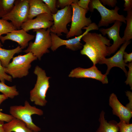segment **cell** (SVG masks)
Wrapping results in <instances>:
<instances>
[{
	"instance_id": "6da1fadb",
	"label": "cell",
	"mask_w": 132,
	"mask_h": 132,
	"mask_svg": "<svg viewBox=\"0 0 132 132\" xmlns=\"http://www.w3.org/2000/svg\"><path fill=\"white\" fill-rule=\"evenodd\" d=\"M82 39L85 43L83 45L80 53L86 56L93 65H96L108 56V47L112 44L106 37L101 34L88 32Z\"/></svg>"
},
{
	"instance_id": "7a4b0ae2",
	"label": "cell",
	"mask_w": 132,
	"mask_h": 132,
	"mask_svg": "<svg viewBox=\"0 0 132 132\" xmlns=\"http://www.w3.org/2000/svg\"><path fill=\"white\" fill-rule=\"evenodd\" d=\"M33 72L37 76V79L34 87L30 91V99L35 104L44 106L47 102L45 98L50 87V77H47L45 71L38 66L35 67Z\"/></svg>"
},
{
	"instance_id": "3957f363",
	"label": "cell",
	"mask_w": 132,
	"mask_h": 132,
	"mask_svg": "<svg viewBox=\"0 0 132 132\" xmlns=\"http://www.w3.org/2000/svg\"><path fill=\"white\" fill-rule=\"evenodd\" d=\"M10 113L14 118L24 122L27 127L34 132H39L41 128L33 122L31 116L35 114L42 115L43 111L35 106H31L28 101L25 100L23 105H13L10 108Z\"/></svg>"
},
{
	"instance_id": "277c9868",
	"label": "cell",
	"mask_w": 132,
	"mask_h": 132,
	"mask_svg": "<svg viewBox=\"0 0 132 132\" xmlns=\"http://www.w3.org/2000/svg\"><path fill=\"white\" fill-rule=\"evenodd\" d=\"M36 32L34 42H30L26 49L23 51L26 53H32L39 60L43 55L49 52L48 49L52 45V40L50 28L33 30Z\"/></svg>"
},
{
	"instance_id": "5b68a950",
	"label": "cell",
	"mask_w": 132,
	"mask_h": 132,
	"mask_svg": "<svg viewBox=\"0 0 132 132\" xmlns=\"http://www.w3.org/2000/svg\"><path fill=\"white\" fill-rule=\"evenodd\" d=\"M37 58L31 52L19 55L13 58L12 62L5 67L6 73L12 78H20L26 76L29 73L31 64Z\"/></svg>"
},
{
	"instance_id": "8992f818",
	"label": "cell",
	"mask_w": 132,
	"mask_h": 132,
	"mask_svg": "<svg viewBox=\"0 0 132 132\" xmlns=\"http://www.w3.org/2000/svg\"><path fill=\"white\" fill-rule=\"evenodd\" d=\"M88 7L90 11H93L94 9H96L100 13L101 18L98 25L99 28L102 26L107 27L109 24L116 21L126 23L125 17L122 15L119 14L120 8L117 6H116L114 9L110 10L105 7L99 0H91Z\"/></svg>"
},
{
	"instance_id": "52a82bcc",
	"label": "cell",
	"mask_w": 132,
	"mask_h": 132,
	"mask_svg": "<svg viewBox=\"0 0 132 132\" xmlns=\"http://www.w3.org/2000/svg\"><path fill=\"white\" fill-rule=\"evenodd\" d=\"M78 0L71 5L72 14L71 27L66 34L67 38L81 35L83 33L82 29L84 27L88 26L92 23L90 17H86L88 11L78 5L77 3Z\"/></svg>"
},
{
	"instance_id": "ba28073f",
	"label": "cell",
	"mask_w": 132,
	"mask_h": 132,
	"mask_svg": "<svg viewBox=\"0 0 132 132\" xmlns=\"http://www.w3.org/2000/svg\"><path fill=\"white\" fill-rule=\"evenodd\" d=\"M83 29L86 30L82 34L67 40L62 39L56 34L50 32L52 40V45L51 47V50L54 51L59 47L63 45H65L66 48L73 51L80 49L83 46L80 42L83 37L90 31L98 30L99 27L95 23L92 22L88 26L84 27Z\"/></svg>"
},
{
	"instance_id": "9c48e42d",
	"label": "cell",
	"mask_w": 132,
	"mask_h": 132,
	"mask_svg": "<svg viewBox=\"0 0 132 132\" xmlns=\"http://www.w3.org/2000/svg\"><path fill=\"white\" fill-rule=\"evenodd\" d=\"M29 8L28 0H15L12 10L1 19L11 21L17 30H20L28 20Z\"/></svg>"
},
{
	"instance_id": "30bf717a",
	"label": "cell",
	"mask_w": 132,
	"mask_h": 132,
	"mask_svg": "<svg viewBox=\"0 0 132 132\" xmlns=\"http://www.w3.org/2000/svg\"><path fill=\"white\" fill-rule=\"evenodd\" d=\"M72 14V7L70 5L58 10L56 13L52 14L53 24L50 28V32L59 37L62 35V33L67 34L69 30L67 26L71 22Z\"/></svg>"
},
{
	"instance_id": "8fae6325",
	"label": "cell",
	"mask_w": 132,
	"mask_h": 132,
	"mask_svg": "<svg viewBox=\"0 0 132 132\" xmlns=\"http://www.w3.org/2000/svg\"><path fill=\"white\" fill-rule=\"evenodd\" d=\"M122 24V22L116 21L112 26L109 28H102L99 29V31L103 35L107 34L110 40L112 39L113 41L111 45L108 46V56L114 53L121 45L125 42L121 37L119 34L120 28Z\"/></svg>"
},
{
	"instance_id": "7c38bea8",
	"label": "cell",
	"mask_w": 132,
	"mask_h": 132,
	"mask_svg": "<svg viewBox=\"0 0 132 132\" xmlns=\"http://www.w3.org/2000/svg\"><path fill=\"white\" fill-rule=\"evenodd\" d=\"M68 76L76 78H91L99 81L103 84H107L108 82L107 76L103 74L95 65H93L87 68H76L71 70Z\"/></svg>"
},
{
	"instance_id": "4fadbf2b",
	"label": "cell",
	"mask_w": 132,
	"mask_h": 132,
	"mask_svg": "<svg viewBox=\"0 0 132 132\" xmlns=\"http://www.w3.org/2000/svg\"><path fill=\"white\" fill-rule=\"evenodd\" d=\"M130 43V41H126L113 56L108 58H105L99 63V64H105L107 66V69L105 75L107 76L112 67H117L121 68L124 72L126 75H127L128 72L126 66H127V64L124 62L123 55L125 49Z\"/></svg>"
},
{
	"instance_id": "5bb4252c",
	"label": "cell",
	"mask_w": 132,
	"mask_h": 132,
	"mask_svg": "<svg viewBox=\"0 0 132 132\" xmlns=\"http://www.w3.org/2000/svg\"><path fill=\"white\" fill-rule=\"evenodd\" d=\"M53 24L51 14L44 13L34 19H28L22 24L21 28L27 32L32 30L50 28Z\"/></svg>"
},
{
	"instance_id": "9a60e30c",
	"label": "cell",
	"mask_w": 132,
	"mask_h": 132,
	"mask_svg": "<svg viewBox=\"0 0 132 132\" xmlns=\"http://www.w3.org/2000/svg\"><path fill=\"white\" fill-rule=\"evenodd\" d=\"M109 105L112 109L113 114L118 117L120 121L126 123H130L132 117V111L122 105L114 93L110 95Z\"/></svg>"
},
{
	"instance_id": "2e32d148",
	"label": "cell",
	"mask_w": 132,
	"mask_h": 132,
	"mask_svg": "<svg viewBox=\"0 0 132 132\" xmlns=\"http://www.w3.org/2000/svg\"><path fill=\"white\" fill-rule=\"evenodd\" d=\"M34 37V35L28 33L22 29L13 31L4 36H1L0 40L3 43L8 40L15 42L23 49L28 46L29 42L33 39Z\"/></svg>"
},
{
	"instance_id": "e0dca14e",
	"label": "cell",
	"mask_w": 132,
	"mask_h": 132,
	"mask_svg": "<svg viewBox=\"0 0 132 132\" xmlns=\"http://www.w3.org/2000/svg\"><path fill=\"white\" fill-rule=\"evenodd\" d=\"M28 1L29 8L28 19H33L35 17L44 13L51 14L47 6L42 0Z\"/></svg>"
},
{
	"instance_id": "ac0fdd59",
	"label": "cell",
	"mask_w": 132,
	"mask_h": 132,
	"mask_svg": "<svg viewBox=\"0 0 132 132\" xmlns=\"http://www.w3.org/2000/svg\"><path fill=\"white\" fill-rule=\"evenodd\" d=\"M105 114L104 112L101 111L99 119V125L96 132H118V123L114 120L108 122L105 119Z\"/></svg>"
},
{
	"instance_id": "d6986e66",
	"label": "cell",
	"mask_w": 132,
	"mask_h": 132,
	"mask_svg": "<svg viewBox=\"0 0 132 132\" xmlns=\"http://www.w3.org/2000/svg\"><path fill=\"white\" fill-rule=\"evenodd\" d=\"M4 127L5 132H34L28 128L23 121L14 118L4 123Z\"/></svg>"
},
{
	"instance_id": "ffe728a7",
	"label": "cell",
	"mask_w": 132,
	"mask_h": 132,
	"mask_svg": "<svg viewBox=\"0 0 132 132\" xmlns=\"http://www.w3.org/2000/svg\"><path fill=\"white\" fill-rule=\"evenodd\" d=\"M22 50L20 46L11 49H4L0 46V61L2 66L4 67H7L14 55L16 54L22 52Z\"/></svg>"
},
{
	"instance_id": "44dd1931",
	"label": "cell",
	"mask_w": 132,
	"mask_h": 132,
	"mask_svg": "<svg viewBox=\"0 0 132 132\" xmlns=\"http://www.w3.org/2000/svg\"><path fill=\"white\" fill-rule=\"evenodd\" d=\"M0 92L8 98L12 99L19 95L15 85L9 86L3 82H0Z\"/></svg>"
},
{
	"instance_id": "7402d4cb",
	"label": "cell",
	"mask_w": 132,
	"mask_h": 132,
	"mask_svg": "<svg viewBox=\"0 0 132 132\" xmlns=\"http://www.w3.org/2000/svg\"><path fill=\"white\" fill-rule=\"evenodd\" d=\"M127 12V15L125 17L127 25L122 38L125 42L130 41L132 39V10Z\"/></svg>"
},
{
	"instance_id": "603a6c76",
	"label": "cell",
	"mask_w": 132,
	"mask_h": 132,
	"mask_svg": "<svg viewBox=\"0 0 132 132\" xmlns=\"http://www.w3.org/2000/svg\"><path fill=\"white\" fill-rule=\"evenodd\" d=\"M15 0H0V18L6 15L12 10Z\"/></svg>"
},
{
	"instance_id": "cb8c5ba5",
	"label": "cell",
	"mask_w": 132,
	"mask_h": 132,
	"mask_svg": "<svg viewBox=\"0 0 132 132\" xmlns=\"http://www.w3.org/2000/svg\"><path fill=\"white\" fill-rule=\"evenodd\" d=\"M15 30H17L11 22L7 21L0 19V35L7 34Z\"/></svg>"
},
{
	"instance_id": "d4e9b609",
	"label": "cell",
	"mask_w": 132,
	"mask_h": 132,
	"mask_svg": "<svg viewBox=\"0 0 132 132\" xmlns=\"http://www.w3.org/2000/svg\"><path fill=\"white\" fill-rule=\"evenodd\" d=\"M47 6L52 14L56 13L58 10L56 8V0H42Z\"/></svg>"
},
{
	"instance_id": "484cf974",
	"label": "cell",
	"mask_w": 132,
	"mask_h": 132,
	"mask_svg": "<svg viewBox=\"0 0 132 132\" xmlns=\"http://www.w3.org/2000/svg\"><path fill=\"white\" fill-rule=\"evenodd\" d=\"M120 132H132V124L120 121L117 123Z\"/></svg>"
},
{
	"instance_id": "4316f807",
	"label": "cell",
	"mask_w": 132,
	"mask_h": 132,
	"mask_svg": "<svg viewBox=\"0 0 132 132\" xmlns=\"http://www.w3.org/2000/svg\"><path fill=\"white\" fill-rule=\"evenodd\" d=\"M12 78L9 75L5 72V67L2 65L0 61V80L1 82H5V80L11 82L12 81Z\"/></svg>"
},
{
	"instance_id": "83f0119b",
	"label": "cell",
	"mask_w": 132,
	"mask_h": 132,
	"mask_svg": "<svg viewBox=\"0 0 132 132\" xmlns=\"http://www.w3.org/2000/svg\"><path fill=\"white\" fill-rule=\"evenodd\" d=\"M127 66L129 68L127 73V77L125 83L127 85H129L131 89H132V62L127 64Z\"/></svg>"
},
{
	"instance_id": "f1b7e54d",
	"label": "cell",
	"mask_w": 132,
	"mask_h": 132,
	"mask_svg": "<svg viewBox=\"0 0 132 132\" xmlns=\"http://www.w3.org/2000/svg\"><path fill=\"white\" fill-rule=\"evenodd\" d=\"M77 0H57L56 5L57 7L61 9L66 6L71 5L74 2L77 1Z\"/></svg>"
},
{
	"instance_id": "f546056e",
	"label": "cell",
	"mask_w": 132,
	"mask_h": 132,
	"mask_svg": "<svg viewBox=\"0 0 132 132\" xmlns=\"http://www.w3.org/2000/svg\"><path fill=\"white\" fill-rule=\"evenodd\" d=\"M0 109V121L9 122L14 118L11 115L5 113L1 112Z\"/></svg>"
},
{
	"instance_id": "4dcf8cb0",
	"label": "cell",
	"mask_w": 132,
	"mask_h": 132,
	"mask_svg": "<svg viewBox=\"0 0 132 132\" xmlns=\"http://www.w3.org/2000/svg\"><path fill=\"white\" fill-rule=\"evenodd\" d=\"M90 1V0H78L77 3L80 7L88 11L89 10L88 5Z\"/></svg>"
},
{
	"instance_id": "1f68e13d",
	"label": "cell",
	"mask_w": 132,
	"mask_h": 132,
	"mask_svg": "<svg viewBox=\"0 0 132 132\" xmlns=\"http://www.w3.org/2000/svg\"><path fill=\"white\" fill-rule=\"evenodd\" d=\"M101 3H102L103 5H106L114 7L116 6L117 1L116 0H100Z\"/></svg>"
},
{
	"instance_id": "d6a6232c",
	"label": "cell",
	"mask_w": 132,
	"mask_h": 132,
	"mask_svg": "<svg viewBox=\"0 0 132 132\" xmlns=\"http://www.w3.org/2000/svg\"><path fill=\"white\" fill-rule=\"evenodd\" d=\"M124 1L123 11L127 12L132 10V0H124Z\"/></svg>"
},
{
	"instance_id": "836d02e7",
	"label": "cell",
	"mask_w": 132,
	"mask_h": 132,
	"mask_svg": "<svg viewBox=\"0 0 132 132\" xmlns=\"http://www.w3.org/2000/svg\"><path fill=\"white\" fill-rule=\"evenodd\" d=\"M126 95L128 97L129 101V103L126 105V107L130 110L132 111V93L130 91H127L126 92Z\"/></svg>"
},
{
	"instance_id": "e575fe53",
	"label": "cell",
	"mask_w": 132,
	"mask_h": 132,
	"mask_svg": "<svg viewBox=\"0 0 132 132\" xmlns=\"http://www.w3.org/2000/svg\"><path fill=\"white\" fill-rule=\"evenodd\" d=\"M123 58H124V61L126 63L129 62H131L132 61V53H128L125 51L124 53Z\"/></svg>"
},
{
	"instance_id": "d590c367",
	"label": "cell",
	"mask_w": 132,
	"mask_h": 132,
	"mask_svg": "<svg viewBox=\"0 0 132 132\" xmlns=\"http://www.w3.org/2000/svg\"><path fill=\"white\" fill-rule=\"evenodd\" d=\"M8 98L3 94H0V105L1 103L4 100L7 99Z\"/></svg>"
},
{
	"instance_id": "8d00e7d4",
	"label": "cell",
	"mask_w": 132,
	"mask_h": 132,
	"mask_svg": "<svg viewBox=\"0 0 132 132\" xmlns=\"http://www.w3.org/2000/svg\"><path fill=\"white\" fill-rule=\"evenodd\" d=\"M4 121H0V132H5L4 125Z\"/></svg>"
},
{
	"instance_id": "74e56055",
	"label": "cell",
	"mask_w": 132,
	"mask_h": 132,
	"mask_svg": "<svg viewBox=\"0 0 132 132\" xmlns=\"http://www.w3.org/2000/svg\"><path fill=\"white\" fill-rule=\"evenodd\" d=\"M2 45L0 43V47H1L2 46Z\"/></svg>"
},
{
	"instance_id": "f35d334b",
	"label": "cell",
	"mask_w": 132,
	"mask_h": 132,
	"mask_svg": "<svg viewBox=\"0 0 132 132\" xmlns=\"http://www.w3.org/2000/svg\"></svg>"
}]
</instances>
